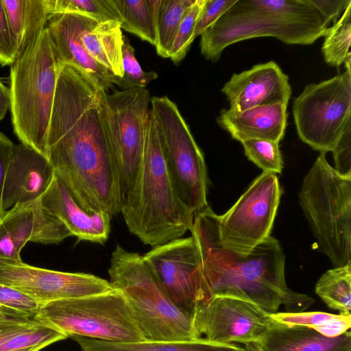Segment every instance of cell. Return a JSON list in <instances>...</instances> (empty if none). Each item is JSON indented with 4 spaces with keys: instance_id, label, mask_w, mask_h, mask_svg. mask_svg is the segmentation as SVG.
I'll return each instance as SVG.
<instances>
[{
    "instance_id": "obj_1",
    "label": "cell",
    "mask_w": 351,
    "mask_h": 351,
    "mask_svg": "<svg viewBox=\"0 0 351 351\" xmlns=\"http://www.w3.org/2000/svg\"><path fill=\"white\" fill-rule=\"evenodd\" d=\"M106 93L75 68L62 64L47 138V157L84 208L111 217L122 192L106 132Z\"/></svg>"
},
{
    "instance_id": "obj_2",
    "label": "cell",
    "mask_w": 351,
    "mask_h": 351,
    "mask_svg": "<svg viewBox=\"0 0 351 351\" xmlns=\"http://www.w3.org/2000/svg\"><path fill=\"white\" fill-rule=\"evenodd\" d=\"M217 217L208 206L194 216L190 230L200 254L209 298H240L269 313L281 305L287 312H302L314 302L287 287L285 257L278 240L269 236L247 253L227 249L219 241Z\"/></svg>"
},
{
    "instance_id": "obj_3",
    "label": "cell",
    "mask_w": 351,
    "mask_h": 351,
    "mask_svg": "<svg viewBox=\"0 0 351 351\" xmlns=\"http://www.w3.org/2000/svg\"><path fill=\"white\" fill-rule=\"evenodd\" d=\"M120 213L129 231L153 247L181 238L193 225L194 215L179 200L169 176L151 108L141 164Z\"/></svg>"
},
{
    "instance_id": "obj_4",
    "label": "cell",
    "mask_w": 351,
    "mask_h": 351,
    "mask_svg": "<svg viewBox=\"0 0 351 351\" xmlns=\"http://www.w3.org/2000/svg\"><path fill=\"white\" fill-rule=\"evenodd\" d=\"M329 25L310 0H237L201 35L200 51L216 62L227 47L258 37L312 45L325 36Z\"/></svg>"
},
{
    "instance_id": "obj_5",
    "label": "cell",
    "mask_w": 351,
    "mask_h": 351,
    "mask_svg": "<svg viewBox=\"0 0 351 351\" xmlns=\"http://www.w3.org/2000/svg\"><path fill=\"white\" fill-rule=\"evenodd\" d=\"M10 111L21 143L47 156V138L61 64L47 27L11 65Z\"/></svg>"
},
{
    "instance_id": "obj_6",
    "label": "cell",
    "mask_w": 351,
    "mask_h": 351,
    "mask_svg": "<svg viewBox=\"0 0 351 351\" xmlns=\"http://www.w3.org/2000/svg\"><path fill=\"white\" fill-rule=\"evenodd\" d=\"M108 274L112 287L126 298L145 340L197 339L191 317L172 303L138 253L117 245Z\"/></svg>"
},
{
    "instance_id": "obj_7",
    "label": "cell",
    "mask_w": 351,
    "mask_h": 351,
    "mask_svg": "<svg viewBox=\"0 0 351 351\" xmlns=\"http://www.w3.org/2000/svg\"><path fill=\"white\" fill-rule=\"evenodd\" d=\"M300 204L317 249L335 267L351 262V178L339 176L320 153L305 176Z\"/></svg>"
},
{
    "instance_id": "obj_8",
    "label": "cell",
    "mask_w": 351,
    "mask_h": 351,
    "mask_svg": "<svg viewBox=\"0 0 351 351\" xmlns=\"http://www.w3.org/2000/svg\"><path fill=\"white\" fill-rule=\"evenodd\" d=\"M35 319L68 337L77 335L112 342L145 340L126 298L114 288L42 304Z\"/></svg>"
},
{
    "instance_id": "obj_9",
    "label": "cell",
    "mask_w": 351,
    "mask_h": 351,
    "mask_svg": "<svg viewBox=\"0 0 351 351\" xmlns=\"http://www.w3.org/2000/svg\"><path fill=\"white\" fill-rule=\"evenodd\" d=\"M153 112L161 131L166 167L181 203L195 216L208 206V177L204 155L176 104L153 97Z\"/></svg>"
},
{
    "instance_id": "obj_10",
    "label": "cell",
    "mask_w": 351,
    "mask_h": 351,
    "mask_svg": "<svg viewBox=\"0 0 351 351\" xmlns=\"http://www.w3.org/2000/svg\"><path fill=\"white\" fill-rule=\"evenodd\" d=\"M351 62L346 71L306 85L294 99L293 115L300 138L313 149L332 152L351 127Z\"/></svg>"
},
{
    "instance_id": "obj_11",
    "label": "cell",
    "mask_w": 351,
    "mask_h": 351,
    "mask_svg": "<svg viewBox=\"0 0 351 351\" xmlns=\"http://www.w3.org/2000/svg\"><path fill=\"white\" fill-rule=\"evenodd\" d=\"M150 100L149 90L137 87L106 93L104 102V121L123 199L134 184L143 159Z\"/></svg>"
},
{
    "instance_id": "obj_12",
    "label": "cell",
    "mask_w": 351,
    "mask_h": 351,
    "mask_svg": "<svg viewBox=\"0 0 351 351\" xmlns=\"http://www.w3.org/2000/svg\"><path fill=\"white\" fill-rule=\"evenodd\" d=\"M281 194L276 174L263 171L226 213L218 215L221 244L247 253L269 237Z\"/></svg>"
},
{
    "instance_id": "obj_13",
    "label": "cell",
    "mask_w": 351,
    "mask_h": 351,
    "mask_svg": "<svg viewBox=\"0 0 351 351\" xmlns=\"http://www.w3.org/2000/svg\"><path fill=\"white\" fill-rule=\"evenodd\" d=\"M142 258L180 311L191 317L195 306L209 298L200 254L192 237L154 247Z\"/></svg>"
},
{
    "instance_id": "obj_14",
    "label": "cell",
    "mask_w": 351,
    "mask_h": 351,
    "mask_svg": "<svg viewBox=\"0 0 351 351\" xmlns=\"http://www.w3.org/2000/svg\"><path fill=\"white\" fill-rule=\"evenodd\" d=\"M269 314L252 302L215 295L197 304L191 318L196 339L245 345L259 342L275 324Z\"/></svg>"
},
{
    "instance_id": "obj_15",
    "label": "cell",
    "mask_w": 351,
    "mask_h": 351,
    "mask_svg": "<svg viewBox=\"0 0 351 351\" xmlns=\"http://www.w3.org/2000/svg\"><path fill=\"white\" fill-rule=\"evenodd\" d=\"M0 283L25 293L41 304L114 289L109 281L93 274L47 269L23 261L0 262Z\"/></svg>"
},
{
    "instance_id": "obj_16",
    "label": "cell",
    "mask_w": 351,
    "mask_h": 351,
    "mask_svg": "<svg viewBox=\"0 0 351 351\" xmlns=\"http://www.w3.org/2000/svg\"><path fill=\"white\" fill-rule=\"evenodd\" d=\"M97 22L76 13L56 14L49 16L47 29L59 63L75 68L107 93L114 75L93 60L81 41L83 32Z\"/></svg>"
},
{
    "instance_id": "obj_17",
    "label": "cell",
    "mask_w": 351,
    "mask_h": 351,
    "mask_svg": "<svg viewBox=\"0 0 351 351\" xmlns=\"http://www.w3.org/2000/svg\"><path fill=\"white\" fill-rule=\"evenodd\" d=\"M221 92L230 103V109L241 112L258 106H287L291 87L288 76L277 63L270 61L234 73Z\"/></svg>"
},
{
    "instance_id": "obj_18",
    "label": "cell",
    "mask_w": 351,
    "mask_h": 351,
    "mask_svg": "<svg viewBox=\"0 0 351 351\" xmlns=\"http://www.w3.org/2000/svg\"><path fill=\"white\" fill-rule=\"evenodd\" d=\"M54 176L47 156L21 143L14 145L3 186V215L16 204L41 198Z\"/></svg>"
},
{
    "instance_id": "obj_19",
    "label": "cell",
    "mask_w": 351,
    "mask_h": 351,
    "mask_svg": "<svg viewBox=\"0 0 351 351\" xmlns=\"http://www.w3.org/2000/svg\"><path fill=\"white\" fill-rule=\"evenodd\" d=\"M40 202L46 211L62 222L78 240L99 244L108 240L112 217L83 207L56 174Z\"/></svg>"
},
{
    "instance_id": "obj_20",
    "label": "cell",
    "mask_w": 351,
    "mask_h": 351,
    "mask_svg": "<svg viewBox=\"0 0 351 351\" xmlns=\"http://www.w3.org/2000/svg\"><path fill=\"white\" fill-rule=\"evenodd\" d=\"M0 222L9 232L19 253L29 241L58 244L72 236L62 222L46 211L40 198L14 205L1 216Z\"/></svg>"
},
{
    "instance_id": "obj_21",
    "label": "cell",
    "mask_w": 351,
    "mask_h": 351,
    "mask_svg": "<svg viewBox=\"0 0 351 351\" xmlns=\"http://www.w3.org/2000/svg\"><path fill=\"white\" fill-rule=\"evenodd\" d=\"M287 106H258L241 112L223 109L217 117L219 125L232 138L242 143L261 139L280 143L287 125Z\"/></svg>"
},
{
    "instance_id": "obj_22",
    "label": "cell",
    "mask_w": 351,
    "mask_h": 351,
    "mask_svg": "<svg viewBox=\"0 0 351 351\" xmlns=\"http://www.w3.org/2000/svg\"><path fill=\"white\" fill-rule=\"evenodd\" d=\"M244 347L248 351H351V332L327 337L313 328L276 322L259 342Z\"/></svg>"
},
{
    "instance_id": "obj_23",
    "label": "cell",
    "mask_w": 351,
    "mask_h": 351,
    "mask_svg": "<svg viewBox=\"0 0 351 351\" xmlns=\"http://www.w3.org/2000/svg\"><path fill=\"white\" fill-rule=\"evenodd\" d=\"M3 3L16 45L17 59L47 27L51 16L49 1L3 0Z\"/></svg>"
},
{
    "instance_id": "obj_24",
    "label": "cell",
    "mask_w": 351,
    "mask_h": 351,
    "mask_svg": "<svg viewBox=\"0 0 351 351\" xmlns=\"http://www.w3.org/2000/svg\"><path fill=\"white\" fill-rule=\"evenodd\" d=\"M71 338L81 351H248L237 343H220L197 339L189 341L112 342L81 336Z\"/></svg>"
},
{
    "instance_id": "obj_25",
    "label": "cell",
    "mask_w": 351,
    "mask_h": 351,
    "mask_svg": "<svg viewBox=\"0 0 351 351\" xmlns=\"http://www.w3.org/2000/svg\"><path fill=\"white\" fill-rule=\"evenodd\" d=\"M81 41L95 61L113 75L123 76V34L119 21L97 22L83 32Z\"/></svg>"
},
{
    "instance_id": "obj_26",
    "label": "cell",
    "mask_w": 351,
    "mask_h": 351,
    "mask_svg": "<svg viewBox=\"0 0 351 351\" xmlns=\"http://www.w3.org/2000/svg\"><path fill=\"white\" fill-rule=\"evenodd\" d=\"M121 28L156 45V21L160 0H112Z\"/></svg>"
},
{
    "instance_id": "obj_27",
    "label": "cell",
    "mask_w": 351,
    "mask_h": 351,
    "mask_svg": "<svg viewBox=\"0 0 351 351\" xmlns=\"http://www.w3.org/2000/svg\"><path fill=\"white\" fill-rule=\"evenodd\" d=\"M315 290L329 308L342 315H351V262L326 271Z\"/></svg>"
},
{
    "instance_id": "obj_28",
    "label": "cell",
    "mask_w": 351,
    "mask_h": 351,
    "mask_svg": "<svg viewBox=\"0 0 351 351\" xmlns=\"http://www.w3.org/2000/svg\"><path fill=\"white\" fill-rule=\"evenodd\" d=\"M195 0H160L156 21L157 53L169 58L180 25Z\"/></svg>"
},
{
    "instance_id": "obj_29",
    "label": "cell",
    "mask_w": 351,
    "mask_h": 351,
    "mask_svg": "<svg viewBox=\"0 0 351 351\" xmlns=\"http://www.w3.org/2000/svg\"><path fill=\"white\" fill-rule=\"evenodd\" d=\"M351 4L340 18L330 27L324 36L322 52L324 61L330 66L339 68L351 58Z\"/></svg>"
},
{
    "instance_id": "obj_30",
    "label": "cell",
    "mask_w": 351,
    "mask_h": 351,
    "mask_svg": "<svg viewBox=\"0 0 351 351\" xmlns=\"http://www.w3.org/2000/svg\"><path fill=\"white\" fill-rule=\"evenodd\" d=\"M68 338L52 326L37 319L29 326L10 337L0 345V351H40Z\"/></svg>"
},
{
    "instance_id": "obj_31",
    "label": "cell",
    "mask_w": 351,
    "mask_h": 351,
    "mask_svg": "<svg viewBox=\"0 0 351 351\" xmlns=\"http://www.w3.org/2000/svg\"><path fill=\"white\" fill-rule=\"evenodd\" d=\"M51 16L62 13H76L98 22L114 20L119 15L112 0H49Z\"/></svg>"
},
{
    "instance_id": "obj_32",
    "label": "cell",
    "mask_w": 351,
    "mask_h": 351,
    "mask_svg": "<svg viewBox=\"0 0 351 351\" xmlns=\"http://www.w3.org/2000/svg\"><path fill=\"white\" fill-rule=\"evenodd\" d=\"M122 69L123 76H114L112 83L123 90L137 87L146 88L152 80L158 77L156 73L145 72L141 69L135 57L134 49L124 35L122 45Z\"/></svg>"
},
{
    "instance_id": "obj_33",
    "label": "cell",
    "mask_w": 351,
    "mask_h": 351,
    "mask_svg": "<svg viewBox=\"0 0 351 351\" xmlns=\"http://www.w3.org/2000/svg\"><path fill=\"white\" fill-rule=\"evenodd\" d=\"M245 156L263 171L281 173L283 160L279 143L272 141L250 139L243 141Z\"/></svg>"
},
{
    "instance_id": "obj_34",
    "label": "cell",
    "mask_w": 351,
    "mask_h": 351,
    "mask_svg": "<svg viewBox=\"0 0 351 351\" xmlns=\"http://www.w3.org/2000/svg\"><path fill=\"white\" fill-rule=\"evenodd\" d=\"M205 3L206 0H195L180 25L169 54L176 64L181 62L190 49L195 27Z\"/></svg>"
},
{
    "instance_id": "obj_35",
    "label": "cell",
    "mask_w": 351,
    "mask_h": 351,
    "mask_svg": "<svg viewBox=\"0 0 351 351\" xmlns=\"http://www.w3.org/2000/svg\"><path fill=\"white\" fill-rule=\"evenodd\" d=\"M41 305L25 293L0 283V306L21 317L35 319Z\"/></svg>"
},
{
    "instance_id": "obj_36",
    "label": "cell",
    "mask_w": 351,
    "mask_h": 351,
    "mask_svg": "<svg viewBox=\"0 0 351 351\" xmlns=\"http://www.w3.org/2000/svg\"><path fill=\"white\" fill-rule=\"evenodd\" d=\"M269 315L278 324L287 326H305L313 329L330 322L338 315L321 311L276 312Z\"/></svg>"
},
{
    "instance_id": "obj_37",
    "label": "cell",
    "mask_w": 351,
    "mask_h": 351,
    "mask_svg": "<svg viewBox=\"0 0 351 351\" xmlns=\"http://www.w3.org/2000/svg\"><path fill=\"white\" fill-rule=\"evenodd\" d=\"M237 0H206L195 27L193 35V40L197 36H201Z\"/></svg>"
},
{
    "instance_id": "obj_38",
    "label": "cell",
    "mask_w": 351,
    "mask_h": 351,
    "mask_svg": "<svg viewBox=\"0 0 351 351\" xmlns=\"http://www.w3.org/2000/svg\"><path fill=\"white\" fill-rule=\"evenodd\" d=\"M16 53L3 0H0V64L12 65L16 59Z\"/></svg>"
},
{
    "instance_id": "obj_39",
    "label": "cell",
    "mask_w": 351,
    "mask_h": 351,
    "mask_svg": "<svg viewBox=\"0 0 351 351\" xmlns=\"http://www.w3.org/2000/svg\"><path fill=\"white\" fill-rule=\"evenodd\" d=\"M332 152L336 172L343 178H351V127L343 133Z\"/></svg>"
},
{
    "instance_id": "obj_40",
    "label": "cell",
    "mask_w": 351,
    "mask_h": 351,
    "mask_svg": "<svg viewBox=\"0 0 351 351\" xmlns=\"http://www.w3.org/2000/svg\"><path fill=\"white\" fill-rule=\"evenodd\" d=\"M36 319L0 315V345L10 337L31 326Z\"/></svg>"
},
{
    "instance_id": "obj_41",
    "label": "cell",
    "mask_w": 351,
    "mask_h": 351,
    "mask_svg": "<svg viewBox=\"0 0 351 351\" xmlns=\"http://www.w3.org/2000/svg\"><path fill=\"white\" fill-rule=\"evenodd\" d=\"M311 3L321 13L330 24L335 23L347 7L351 4V0H310Z\"/></svg>"
},
{
    "instance_id": "obj_42",
    "label": "cell",
    "mask_w": 351,
    "mask_h": 351,
    "mask_svg": "<svg viewBox=\"0 0 351 351\" xmlns=\"http://www.w3.org/2000/svg\"><path fill=\"white\" fill-rule=\"evenodd\" d=\"M20 254L9 232L0 222V262H22Z\"/></svg>"
},
{
    "instance_id": "obj_43",
    "label": "cell",
    "mask_w": 351,
    "mask_h": 351,
    "mask_svg": "<svg viewBox=\"0 0 351 351\" xmlns=\"http://www.w3.org/2000/svg\"><path fill=\"white\" fill-rule=\"evenodd\" d=\"M351 315L338 314L337 317L330 322L315 328L314 330L327 337H336L350 330Z\"/></svg>"
},
{
    "instance_id": "obj_44",
    "label": "cell",
    "mask_w": 351,
    "mask_h": 351,
    "mask_svg": "<svg viewBox=\"0 0 351 351\" xmlns=\"http://www.w3.org/2000/svg\"><path fill=\"white\" fill-rule=\"evenodd\" d=\"M13 143L3 133L0 132V218L3 215L1 208L2 191L5 171Z\"/></svg>"
},
{
    "instance_id": "obj_45",
    "label": "cell",
    "mask_w": 351,
    "mask_h": 351,
    "mask_svg": "<svg viewBox=\"0 0 351 351\" xmlns=\"http://www.w3.org/2000/svg\"><path fill=\"white\" fill-rule=\"evenodd\" d=\"M11 97L10 89L6 88L0 81V121L10 108Z\"/></svg>"
},
{
    "instance_id": "obj_46",
    "label": "cell",
    "mask_w": 351,
    "mask_h": 351,
    "mask_svg": "<svg viewBox=\"0 0 351 351\" xmlns=\"http://www.w3.org/2000/svg\"><path fill=\"white\" fill-rule=\"evenodd\" d=\"M0 315L3 316H12V317H21L16 313L12 312V311L7 309L1 306H0Z\"/></svg>"
}]
</instances>
